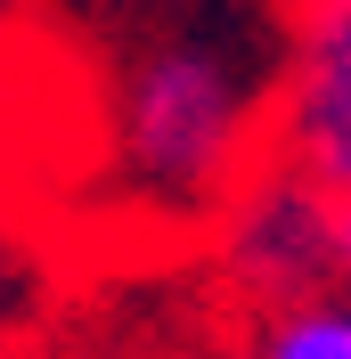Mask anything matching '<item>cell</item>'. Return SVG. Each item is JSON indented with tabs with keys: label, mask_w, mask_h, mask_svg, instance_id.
Listing matches in <instances>:
<instances>
[{
	"label": "cell",
	"mask_w": 351,
	"mask_h": 359,
	"mask_svg": "<svg viewBox=\"0 0 351 359\" xmlns=\"http://www.w3.org/2000/svg\"><path fill=\"white\" fill-rule=\"evenodd\" d=\"M270 82L245 25H172L123 57L107 90V163L155 221H204L245 163L270 156Z\"/></svg>",
	"instance_id": "cell-1"
},
{
	"label": "cell",
	"mask_w": 351,
	"mask_h": 359,
	"mask_svg": "<svg viewBox=\"0 0 351 359\" xmlns=\"http://www.w3.org/2000/svg\"><path fill=\"white\" fill-rule=\"evenodd\" d=\"M204 262L253 311V327L303 311L335 294V196L278 156L245 163V180L204 212Z\"/></svg>",
	"instance_id": "cell-2"
},
{
	"label": "cell",
	"mask_w": 351,
	"mask_h": 359,
	"mask_svg": "<svg viewBox=\"0 0 351 359\" xmlns=\"http://www.w3.org/2000/svg\"><path fill=\"white\" fill-rule=\"evenodd\" d=\"M270 156L351 204V0H294L270 82Z\"/></svg>",
	"instance_id": "cell-3"
},
{
	"label": "cell",
	"mask_w": 351,
	"mask_h": 359,
	"mask_svg": "<svg viewBox=\"0 0 351 359\" xmlns=\"http://www.w3.org/2000/svg\"><path fill=\"white\" fill-rule=\"evenodd\" d=\"M49 294H58V269H49L41 237L0 212V343H33Z\"/></svg>",
	"instance_id": "cell-4"
},
{
	"label": "cell",
	"mask_w": 351,
	"mask_h": 359,
	"mask_svg": "<svg viewBox=\"0 0 351 359\" xmlns=\"http://www.w3.org/2000/svg\"><path fill=\"white\" fill-rule=\"evenodd\" d=\"M237 359H351V302L343 294H319V302H303V311L262 318Z\"/></svg>",
	"instance_id": "cell-5"
},
{
	"label": "cell",
	"mask_w": 351,
	"mask_h": 359,
	"mask_svg": "<svg viewBox=\"0 0 351 359\" xmlns=\"http://www.w3.org/2000/svg\"><path fill=\"white\" fill-rule=\"evenodd\" d=\"M335 294L351 302V204H335Z\"/></svg>",
	"instance_id": "cell-6"
},
{
	"label": "cell",
	"mask_w": 351,
	"mask_h": 359,
	"mask_svg": "<svg viewBox=\"0 0 351 359\" xmlns=\"http://www.w3.org/2000/svg\"><path fill=\"white\" fill-rule=\"evenodd\" d=\"M0 359H49L41 343H0Z\"/></svg>",
	"instance_id": "cell-7"
}]
</instances>
